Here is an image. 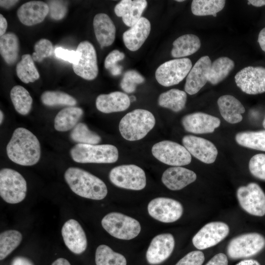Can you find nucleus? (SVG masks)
I'll list each match as a JSON object with an SVG mask.
<instances>
[{
    "instance_id": "nucleus-1",
    "label": "nucleus",
    "mask_w": 265,
    "mask_h": 265,
    "mask_svg": "<svg viewBox=\"0 0 265 265\" xmlns=\"http://www.w3.org/2000/svg\"><path fill=\"white\" fill-rule=\"evenodd\" d=\"M6 150L7 155L11 161L23 166L36 164L41 156V147L38 138L24 128L15 130Z\"/></svg>"
},
{
    "instance_id": "nucleus-2",
    "label": "nucleus",
    "mask_w": 265,
    "mask_h": 265,
    "mask_svg": "<svg viewBox=\"0 0 265 265\" xmlns=\"http://www.w3.org/2000/svg\"><path fill=\"white\" fill-rule=\"evenodd\" d=\"M64 179L72 191L80 197L100 200L107 195V189L105 183L81 168H68L65 172Z\"/></svg>"
},
{
    "instance_id": "nucleus-3",
    "label": "nucleus",
    "mask_w": 265,
    "mask_h": 265,
    "mask_svg": "<svg viewBox=\"0 0 265 265\" xmlns=\"http://www.w3.org/2000/svg\"><path fill=\"white\" fill-rule=\"evenodd\" d=\"M156 120L149 111L138 108L126 114L120 120L119 130L122 136L129 141L144 137L154 128Z\"/></svg>"
},
{
    "instance_id": "nucleus-4",
    "label": "nucleus",
    "mask_w": 265,
    "mask_h": 265,
    "mask_svg": "<svg viewBox=\"0 0 265 265\" xmlns=\"http://www.w3.org/2000/svg\"><path fill=\"white\" fill-rule=\"evenodd\" d=\"M74 161L81 163H111L118 159L117 148L111 144L91 145L78 143L72 148Z\"/></svg>"
},
{
    "instance_id": "nucleus-5",
    "label": "nucleus",
    "mask_w": 265,
    "mask_h": 265,
    "mask_svg": "<svg viewBox=\"0 0 265 265\" xmlns=\"http://www.w3.org/2000/svg\"><path fill=\"white\" fill-rule=\"evenodd\" d=\"M101 224L111 236L120 239H132L137 237L141 231L140 224L137 220L117 212L106 215Z\"/></svg>"
},
{
    "instance_id": "nucleus-6",
    "label": "nucleus",
    "mask_w": 265,
    "mask_h": 265,
    "mask_svg": "<svg viewBox=\"0 0 265 265\" xmlns=\"http://www.w3.org/2000/svg\"><path fill=\"white\" fill-rule=\"evenodd\" d=\"M26 182L18 171L8 168L0 171V195L9 204H17L26 197Z\"/></svg>"
},
{
    "instance_id": "nucleus-7",
    "label": "nucleus",
    "mask_w": 265,
    "mask_h": 265,
    "mask_svg": "<svg viewBox=\"0 0 265 265\" xmlns=\"http://www.w3.org/2000/svg\"><path fill=\"white\" fill-rule=\"evenodd\" d=\"M265 247V238L261 234L251 232L243 234L232 239L227 247L231 259L247 258L257 255Z\"/></svg>"
},
{
    "instance_id": "nucleus-8",
    "label": "nucleus",
    "mask_w": 265,
    "mask_h": 265,
    "mask_svg": "<svg viewBox=\"0 0 265 265\" xmlns=\"http://www.w3.org/2000/svg\"><path fill=\"white\" fill-rule=\"evenodd\" d=\"M109 179L115 186L131 190H141L146 185L144 170L134 164L121 165L114 167L109 173Z\"/></svg>"
},
{
    "instance_id": "nucleus-9",
    "label": "nucleus",
    "mask_w": 265,
    "mask_h": 265,
    "mask_svg": "<svg viewBox=\"0 0 265 265\" xmlns=\"http://www.w3.org/2000/svg\"><path fill=\"white\" fill-rule=\"evenodd\" d=\"M152 153L160 162L174 166L187 165L191 161V155L184 146L170 140L155 144Z\"/></svg>"
},
{
    "instance_id": "nucleus-10",
    "label": "nucleus",
    "mask_w": 265,
    "mask_h": 265,
    "mask_svg": "<svg viewBox=\"0 0 265 265\" xmlns=\"http://www.w3.org/2000/svg\"><path fill=\"white\" fill-rule=\"evenodd\" d=\"M191 68L192 62L188 58L172 59L157 68L155 77L160 85L168 87L179 83L187 76Z\"/></svg>"
},
{
    "instance_id": "nucleus-11",
    "label": "nucleus",
    "mask_w": 265,
    "mask_h": 265,
    "mask_svg": "<svg viewBox=\"0 0 265 265\" xmlns=\"http://www.w3.org/2000/svg\"><path fill=\"white\" fill-rule=\"evenodd\" d=\"M237 196L239 205L247 213L257 216L265 215V193L257 183L239 187Z\"/></svg>"
},
{
    "instance_id": "nucleus-12",
    "label": "nucleus",
    "mask_w": 265,
    "mask_h": 265,
    "mask_svg": "<svg viewBox=\"0 0 265 265\" xmlns=\"http://www.w3.org/2000/svg\"><path fill=\"white\" fill-rule=\"evenodd\" d=\"M147 210L150 215L163 223L178 220L183 213V207L179 201L166 197H158L148 204Z\"/></svg>"
},
{
    "instance_id": "nucleus-13",
    "label": "nucleus",
    "mask_w": 265,
    "mask_h": 265,
    "mask_svg": "<svg viewBox=\"0 0 265 265\" xmlns=\"http://www.w3.org/2000/svg\"><path fill=\"white\" fill-rule=\"evenodd\" d=\"M230 229L228 225L221 221H214L205 225L193 237V245L203 250L212 247L227 237Z\"/></svg>"
},
{
    "instance_id": "nucleus-14",
    "label": "nucleus",
    "mask_w": 265,
    "mask_h": 265,
    "mask_svg": "<svg viewBox=\"0 0 265 265\" xmlns=\"http://www.w3.org/2000/svg\"><path fill=\"white\" fill-rule=\"evenodd\" d=\"M237 85L244 93L256 95L265 92V68L245 67L235 76Z\"/></svg>"
},
{
    "instance_id": "nucleus-15",
    "label": "nucleus",
    "mask_w": 265,
    "mask_h": 265,
    "mask_svg": "<svg viewBox=\"0 0 265 265\" xmlns=\"http://www.w3.org/2000/svg\"><path fill=\"white\" fill-rule=\"evenodd\" d=\"M76 51L79 53L80 58L78 64L72 65L74 72L85 80L95 79L98 74V67L93 45L89 41H82L78 45Z\"/></svg>"
},
{
    "instance_id": "nucleus-16",
    "label": "nucleus",
    "mask_w": 265,
    "mask_h": 265,
    "mask_svg": "<svg viewBox=\"0 0 265 265\" xmlns=\"http://www.w3.org/2000/svg\"><path fill=\"white\" fill-rule=\"evenodd\" d=\"M184 146L190 155L205 163L214 162L218 154L215 145L205 138L192 135H185L182 139Z\"/></svg>"
},
{
    "instance_id": "nucleus-17",
    "label": "nucleus",
    "mask_w": 265,
    "mask_h": 265,
    "mask_svg": "<svg viewBox=\"0 0 265 265\" xmlns=\"http://www.w3.org/2000/svg\"><path fill=\"white\" fill-rule=\"evenodd\" d=\"M175 247V240L169 233L158 235L152 240L146 254L149 264L155 265L165 261L172 254Z\"/></svg>"
},
{
    "instance_id": "nucleus-18",
    "label": "nucleus",
    "mask_w": 265,
    "mask_h": 265,
    "mask_svg": "<svg viewBox=\"0 0 265 265\" xmlns=\"http://www.w3.org/2000/svg\"><path fill=\"white\" fill-rule=\"evenodd\" d=\"M61 235L65 244L74 254H80L86 250V235L77 220L70 219L66 221L62 227Z\"/></svg>"
},
{
    "instance_id": "nucleus-19",
    "label": "nucleus",
    "mask_w": 265,
    "mask_h": 265,
    "mask_svg": "<svg viewBox=\"0 0 265 265\" xmlns=\"http://www.w3.org/2000/svg\"><path fill=\"white\" fill-rule=\"evenodd\" d=\"M182 124L188 132L203 134L213 132L220 126V120L212 115L199 112L184 116Z\"/></svg>"
},
{
    "instance_id": "nucleus-20",
    "label": "nucleus",
    "mask_w": 265,
    "mask_h": 265,
    "mask_svg": "<svg viewBox=\"0 0 265 265\" xmlns=\"http://www.w3.org/2000/svg\"><path fill=\"white\" fill-rule=\"evenodd\" d=\"M212 64L208 56L200 58L187 76L185 91L189 95L197 93L208 81V76Z\"/></svg>"
},
{
    "instance_id": "nucleus-21",
    "label": "nucleus",
    "mask_w": 265,
    "mask_h": 265,
    "mask_svg": "<svg viewBox=\"0 0 265 265\" xmlns=\"http://www.w3.org/2000/svg\"><path fill=\"white\" fill-rule=\"evenodd\" d=\"M49 13L48 4L42 1H30L22 4L17 14L24 25L31 26L43 21Z\"/></svg>"
},
{
    "instance_id": "nucleus-22",
    "label": "nucleus",
    "mask_w": 265,
    "mask_h": 265,
    "mask_svg": "<svg viewBox=\"0 0 265 265\" xmlns=\"http://www.w3.org/2000/svg\"><path fill=\"white\" fill-rule=\"evenodd\" d=\"M196 178V174L192 170L181 166H173L163 173L161 181L168 189L178 190L194 182Z\"/></svg>"
},
{
    "instance_id": "nucleus-23",
    "label": "nucleus",
    "mask_w": 265,
    "mask_h": 265,
    "mask_svg": "<svg viewBox=\"0 0 265 265\" xmlns=\"http://www.w3.org/2000/svg\"><path fill=\"white\" fill-rule=\"evenodd\" d=\"M151 30V24L145 17L138 21L123 34V40L126 48L131 51L138 50L148 37Z\"/></svg>"
},
{
    "instance_id": "nucleus-24",
    "label": "nucleus",
    "mask_w": 265,
    "mask_h": 265,
    "mask_svg": "<svg viewBox=\"0 0 265 265\" xmlns=\"http://www.w3.org/2000/svg\"><path fill=\"white\" fill-rule=\"evenodd\" d=\"M147 5L145 0H122L115 5L114 12L127 26L132 27L141 18Z\"/></svg>"
},
{
    "instance_id": "nucleus-25",
    "label": "nucleus",
    "mask_w": 265,
    "mask_h": 265,
    "mask_svg": "<svg viewBox=\"0 0 265 265\" xmlns=\"http://www.w3.org/2000/svg\"><path fill=\"white\" fill-rule=\"evenodd\" d=\"M130 103V97L120 91L101 94L96 100V108L105 113L124 111L129 107Z\"/></svg>"
},
{
    "instance_id": "nucleus-26",
    "label": "nucleus",
    "mask_w": 265,
    "mask_h": 265,
    "mask_svg": "<svg viewBox=\"0 0 265 265\" xmlns=\"http://www.w3.org/2000/svg\"><path fill=\"white\" fill-rule=\"evenodd\" d=\"M93 25L96 39L102 47L110 46L113 43L116 28L107 14H96L93 19Z\"/></svg>"
},
{
    "instance_id": "nucleus-27",
    "label": "nucleus",
    "mask_w": 265,
    "mask_h": 265,
    "mask_svg": "<svg viewBox=\"0 0 265 265\" xmlns=\"http://www.w3.org/2000/svg\"><path fill=\"white\" fill-rule=\"evenodd\" d=\"M217 105L222 117L228 123L236 124L242 121V114L245 109L235 97L229 95L221 96L217 100Z\"/></svg>"
},
{
    "instance_id": "nucleus-28",
    "label": "nucleus",
    "mask_w": 265,
    "mask_h": 265,
    "mask_svg": "<svg viewBox=\"0 0 265 265\" xmlns=\"http://www.w3.org/2000/svg\"><path fill=\"white\" fill-rule=\"evenodd\" d=\"M83 114L79 107L69 106L61 110L54 120V127L59 132H66L73 129Z\"/></svg>"
},
{
    "instance_id": "nucleus-29",
    "label": "nucleus",
    "mask_w": 265,
    "mask_h": 265,
    "mask_svg": "<svg viewBox=\"0 0 265 265\" xmlns=\"http://www.w3.org/2000/svg\"><path fill=\"white\" fill-rule=\"evenodd\" d=\"M171 55L174 57H185L196 53L201 47L200 40L193 34L180 36L173 43Z\"/></svg>"
},
{
    "instance_id": "nucleus-30",
    "label": "nucleus",
    "mask_w": 265,
    "mask_h": 265,
    "mask_svg": "<svg viewBox=\"0 0 265 265\" xmlns=\"http://www.w3.org/2000/svg\"><path fill=\"white\" fill-rule=\"evenodd\" d=\"M19 51V39L15 33L8 32L0 36V53L7 64L15 63L18 57Z\"/></svg>"
},
{
    "instance_id": "nucleus-31",
    "label": "nucleus",
    "mask_w": 265,
    "mask_h": 265,
    "mask_svg": "<svg viewBox=\"0 0 265 265\" xmlns=\"http://www.w3.org/2000/svg\"><path fill=\"white\" fill-rule=\"evenodd\" d=\"M186 99L187 95L185 91L171 89L159 95L158 104L161 107L179 112L185 107Z\"/></svg>"
},
{
    "instance_id": "nucleus-32",
    "label": "nucleus",
    "mask_w": 265,
    "mask_h": 265,
    "mask_svg": "<svg viewBox=\"0 0 265 265\" xmlns=\"http://www.w3.org/2000/svg\"><path fill=\"white\" fill-rule=\"evenodd\" d=\"M235 66L234 62L227 57H221L211 64L208 76V81L216 85L225 79Z\"/></svg>"
},
{
    "instance_id": "nucleus-33",
    "label": "nucleus",
    "mask_w": 265,
    "mask_h": 265,
    "mask_svg": "<svg viewBox=\"0 0 265 265\" xmlns=\"http://www.w3.org/2000/svg\"><path fill=\"white\" fill-rule=\"evenodd\" d=\"M10 95L17 112L23 115H27L31 110L33 102L28 91L22 86L15 85L11 89Z\"/></svg>"
},
{
    "instance_id": "nucleus-34",
    "label": "nucleus",
    "mask_w": 265,
    "mask_h": 265,
    "mask_svg": "<svg viewBox=\"0 0 265 265\" xmlns=\"http://www.w3.org/2000/svg\"><path fill=\"white\" fill-rule=\"evenodd\" d=\"M235 139L243 147L265 151V130L239 132L236 134Z\"/></svg>"
},
{
    "instance_id": "nucleus-35",
    "label": "nucleus",
    "mask_w": 265,
    "mask_h": 265,
    "mask_svg": "<svg viewBox=\"0 0 265 265\" xmlns=\"http://www.w3.org/2000/svg\"><path fill=\"white\" fill-rule=\"evenodd\" d=\"M16 73L20 80L25 83L33 82L40 77L32 56L29 54L22 55L21 60L16 65Z\"/></svg>"
},
{
    "instance_id": "nucleus-36",
    "label": "nucleus",
    "mask_w": 265,
    "mask_h": 265,
    "mask_svg": "<svg viewBox=\"0 0 265 265\" xmlns=\"http://www.w3.org/2000/svg\"><path fill=\"white\" fill-rule=\"evenodd\" d=\"M95 263L96 265H127L126 259L123 255L114 252L105 244L97 248Z\"/></svg>"
},
{
    "instance_id": "nucleus-37",
    "label": "nucleus",
    "mask_w": 265,
    "mask_h": 265,
    "mask_svg": "<svg viewBox=\"0 0 265 265\" xmlns=\"http://www.w3.org/2000/svg\"><path fill=\"white\" fill-rule=\"evenodd\" d=\"M225 0H193L191 3L192 13L196 16L212 15L224 8Z\"/></svg>"
},
{
    "instance_id": "nucleus-38",
    "label": "nucleus",
    "mask_w": 265,
    "mask_h": 265,
    "mask_svg": "<svg viewBox=\"0 0 265 265\" xmlns=\"http://www.w3.org/2000/svg\"><path fill=\"white\" fill-rule=\"evenodd\" d=\"M22 235L18 231L9 230L0 234V260L8 256L21 243Z\"/></svg>"
},
{
    "instance_id": "nucleus-39",
    "label": "nucleus",
    "mask_w": 265,
    "mask_h": 265,
    "mask_svg": "<svg viewBox=\"0 0 265 265\" xmlns=\"http://www.w3.org/2000/svg\"><path fill=\"white\" fill-rule=\"evenodd\" d=\"M72 140L80 144L97 145L101 141V137L90 131L86 124L79 123L70 133Z\"/></svg>"
},
{
    "instance_id": "nucleus-40",
    "label": "nucleus",
    "mask_w": 265,
    "mask_h": 265,
    "mask_svg": "<svg viewBox=\"0 0 265 265\" xmlns=\"http://www.w3.org/2000/svg\"><path fill=\"white\" fill-rule=\"evenodd\" d=\"M42 103L48 106H73L77 102L72 96L58 91H46L41 96Z\"/></svg>"
},
{
    "instance_id": "nucleus-41",
    "label": "nucleus",
    "mask_w": 265,
    "mask_h": 265,
    "mask_svg": "<svg viewBox=\"0 0 265 265\" xmlns=\"http://www.w3.org/2000/svg\"><path fill=\"white\" fill-rule=\"evenodd\" d=\"M145 80L143 77L134 70L126 71L120 82L121 88L125 92L131 93L135 90L137 84L142 83Z\"/></svg>"
},
{
    "instance_id": "nucleus-42",
    "label": "nucleus",
    "mask_w": 265,
    "mask_h": 265,
    "mask_svg": "<svg viewBox=\"0 0 265 265\" xmlns=\"http://www.w3.org/2000/svg\"><path fill=\"white\" fill-rule=\"evenodd\" d=\"M34 52L32 57L34 61L40 62L47 57L51 56L53 53V46L50 41L41 39L34 46Z\"/></svg>"
},
{
    "instance_id": "nucleus-43",
    "label": "nucleus",
    "mask_w": 265,
    "mask_h": 265,
    "mask_svg": "<svg viewBox=\"0 0 265 265\" xmlns=\"http://www.w3.org/2000/svg\"><path fill=\"white\" fill-rule=\"evenodd\" d=\"M125 54L117 50L111 51L106 57L104 65L106 69L109 70L110 74L114 76L119 75L122 73V67L117 63L123 60Z\"/></svg>"
},
{
    "instance_id": "nucleus-44",
    "label": "nucleus",
    "mask_w": 265,
    "mask_h": 265,
    "mask_svg": "<svg viewBox=\"0 0 265 265\" xmlns=\"http://www.w3.org/2000/svg\"><path fill=\"white\" fill-rule=\"evenodd\" d=\"M249 169L255 177L265 180V154H258L253 156L250 159Z\"/></svg>"
},
{
    "instance_id": "nucleus-45",
    "label": "nucleus",
    "mask_w": 265,
    "mask_h": 265,
    "mask_svg": "<svg viewBox=\"0 0 265 265\" xmlns=\"http://www.w3.org/2000/svg\"><path fill=\"white\" fill-rule=\"evenodd\" d=\"M49 8V15L51 18L59 20L63 19L67 12L66 2L60 0H50L47 3Z\"/></svg>"
},
{
    "instance_id": "nucleus-46",
    "label": "nucleus",
    "mask_w": 265,
    "mask_h": 265,
    "mask_svg": "<svg viewBox=\"0 0 265 265\" xmlns=\"http://www.w3.org/2000/svg\"><path fill=\"white\" fill-rule=\"evenodd\" d=\"M204 260V254L202 251H193L180 259L175 265H202Z\"/></svg>"
},
{
    "instance_id": "nucleus-47",
    "label": "nucleus",
    "mask_w": 265,
    "mask_h": 265,
    "mask_svg": "<svg viewBox=\"0 0 265 265\" xmlns=\"http://www.w3.org/2000/svg\"><path fill=\"white\" fill-rule=\"evenodd\" d=\"M54 52L56 57L69 62L73 65L78 64L79 61L80 54L76 51H70L62 47H58L54 50Z\"/></svg>"
},
{
    "instance_id": "nucleus-48",
    "label": "nucleus",
    "mask_w": 265,
    "mask_h": 265,
    "mask_svg": "<svg viewBox=\"0 0 265 265\" xmlns=\"http://www.w3.org/2000/svg\"><path fill=\"white\" fill-rule=\"evenodd\" d=\"M227 256L222 253L215 255L205 265H228Z\"/></svg>"
},
{
    "instance_id": "nucleus-49",
    "label": "nucleus",
    "mask_w": 265,
    "mask_h": 265,
    "mask_svg": "<svg viewBox=\"0 0 265 265\" xmlns=\"http://www.w3.org/2000/svg\"><path fill=\"white\" fill-rule=\"evenodd\" d=\"M11 265H33V264L28 259L19 256L13 259Z\"/></svg>"
},
{
    "instance_id": "nucleus-50",
    "label": "nucleus",
    "mask_w": 265,
    "mask_h": 265,
    "mask_svg": "<svg viewBox=\"0 0 265 265\" xmlns=\"http://www.w3.org/2000/svg\"><path fill=\"white\" fill-rule=\"evenodd\" d=\"M7 27V22L4 16L0 14V36H1L5 34Z\"/></svg>"
},
{
    "instance_id": "nucleus-51",
    "label": "nucleus",
    "mask_w": 265,
    "mask_h": 265,
    "mask_svg": "<svg viewBox=\"0 0 265 265\" xmlns=\"http://www.w3.org/2000/svg\"><path fill=\"white\" fill-rule=\"evenodd\" d=\"M258 41L262 50L265 52V27L260 31Z\"/></svg>"
},
{
    "instance_id": "nucleus-52",
    "label": "nucleus",
    "mask_w": 265,
    "mask_h": 265,
    "mask_svg": "<svg viewBox=\"0 0 265 265\" xmlns=\"http://www.w3.org/2000/svg\"><path fill=\"white\" fill-rule=\"evenodd\" d=\"M236 265H261L256 260L253 259H245L241 261Z\"/></svg>"
},
{
    "instance_id": "nucleus-53",
    "label": "nucleus",
    "mask_w": 265,
    "mask_h": 265,
    "mask_svg": "<svg viewBox=\"0 0 265 265\" xmlns=\"http://www.w3.org/2000/svg\"><path fill=\"white\" fill-rule=\"evenodd\" d=\"M18 1V0H0V4L1 7L4 8H9Z\"/></svg>"
},
{
    "instance_id": "nucleus-54",
    "label": "nucleus",
    "mask_w": 265,
    "mask_h": 265,
    "mask_svg": "<svg viewBox=\"0 0 265 265\" xmlns=\"http://www.w3.org/2000/svg\"><path fill=\"white\" fill-rule=\"evenodd\" d=\"M247 3L256 7H261L265 5V0H249Z\"/></svg>"
},
{
    "instance_id": "nucleus-55",
    "label": "nucleus",
    "mask_w": 265,
    "mask_h": 265,
    "mask_svg": "<svg viewBox=\"0 0 265 265\" xmlns=\"http://www.w3.org/2000/svg\"><path fill=\"white\" fill-rule=\"evenodd\" d=\"M52 265H71V264L66 259L60 258L55 260Z\"/></svg>"
},
{
    "instance_id": "nucleus-56",
    "label": "nucleus",
    "mask_w": 265,
    "mask_h": 265,
    "mask_svg": "<svg viewBox=\"0 0 265 265\" xmlns=\"http://www.w3.org/2000/svg\"><path fill=\"white\" fill-rule=\"evenodd\" d=\"M3 119V114L1 110L0 111V123L1 124Z\"/></svg>"
},
{
    "instance_id": "nucleus-57",
    "label": "nucleus",
    "mask_w": 265,
    "mask_h": 265,
    "mask_svg": "<svg viewBox=\"0 0 265 265\" xmlns=\"http://www.w3.org/2000/svg\"><path fill=\"white\" fill-rule=\"evenodd\" d=\"M130 99L131 102V101L133 102L136 100V98L134 96H132L131 97H130Z\"/></svg>"
},
{
    "instance_id": "nucleus-58",
    "label": "nucleus",
    "mask_w": 265,
    "mask_h": 265,
    "mask_svg": "<svg viewBox=\"0 0 265 265\" xmlns=\"http://www.w3.org/2000/svg\"><path fill=\"white\" fill-rule=\"evenodd\" d=\"M263 126L264 128L265 129V117L263 122Z\"/></svg>"
},
{
    "instance_id": "nucleus-59",
    "label": "nucleus",
    "mask_w": 265,
    "mask_h": 265,
    "mask_svg": "<svg viewBox=\"0 0 265 265\" xmlns=\"http://www.w3.org/2000/svg\"><path fill=\"white\" fill-rule=\"evenodd\" d=\"M184 0H177L176 1H178V2H182V1H184Z\"/></svg>"
}]
</instances>
